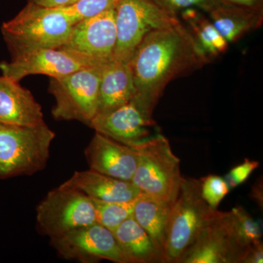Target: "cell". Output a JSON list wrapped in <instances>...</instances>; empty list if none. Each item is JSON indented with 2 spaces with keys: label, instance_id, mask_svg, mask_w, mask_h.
<instances>
[{
  "label": "cell",
  "instance_id": "cell-1",
  "mask_svg": "<svg viewBox=\"0 0 263 263\" xmlns=\"http://www.w3.org/2000/svg\"><path fill=\"white\" fill-rule=\"evenodd\" d=\"M209 59L181 21L147 34L128 62L137 98L154 110L171 81L209 64Z\"/></svg>",
  "mask_w": 263,
  "mask_h": 263
},
{
  "label": "cell",
  "instance_id": "cell-2",
  "mask_svg": "<svg viewBox=\"0 0 263 263\" xmlns=\"http://www.w3.org/2000/svg\"><path fill=\"white\" fill-rule=\"evenodd\" d=\"M73 26L60 8L28 3L14 18L3 24V34L11 58L28 52L61 48Z\"/></svg>",
  "mask_w": 263,
  "mask_h": 263
},
{
  "label": "cell",
  "instance_id": "cell-3",
  "mask_svg": "<svg viewBox=\"0 0 263 263\" xmlns=\"http://www.w3.org/2000/svg\"><path fill=\"white\" fill-rule=\"evenodd\" d=\"M55 136L46 122L32 126L0 123V179L43 171Z\"/></svg>",
  "mask_w": 263,
  "mask_h": 263
},
{
  "label": "cell",
  "instance_id": "cell-4",
  "mask_svg": "<svg viewBox=\"0 0 263 263\" xmlns=\"http://www.w3.org/2000/svg\"><path fill=\"white\" fill-rule=\"evenodd\" d=\"M136 148L138 163L132 182L142 193L174 203L183 177L180 170V159L175 155L168 139L157 133Z\"/></svg>",
  "mask_w": 263,
  "mask_h": 263
},
{
  "label": "cell",
  "instance_id": "cell-5",
  "mask_svg": "<svg viewBox=\"0 0 263 263\" xmlns=\"http://www.w3.org/2000/svg\"><path fill=\"white\" fill-rule=\"evenodd\" d=\"M219 212L204 200L200 179L183 178L179 195L171 207L164 262L178 263L202 230Z\"/></svg>",
  "mask_w": 263,
  "mask_h": 263
},
{
  "label": "cell",
  "instance_id": "cell-6",
  "mask_svg": "<svg viewBox=\"0 0 263 263\" xmlns=\"http://www.w3.org/2000/svg\"><path fill=\"white\" fill-rule=\"evenodd\" d=\"M117 43L114 61L128 62L138 45L156 29L179 22L158 0H119L115 7Z\"/></svg>",
  "mask_w": 263,
  "mask_h": 263
},
{
  "label": "cell",
  "instance_id": "cell-7",
  "mask_svg": "<svg viewBox=\"0 0 263 263\" xmlns=\"http://www.w3.org/2000/svg\"><path fill=\"white\" fill-rule=\"evenodd\" d=\"M106 65L91 66L62 77L51 78L48 91L56 100L51 111L53 119L79 121L89 126L98 114L99 86Z\"/></svg>",
  "mask_w": 263,
  "mask_h": 263
},
{
  "label": "cell",
  "instance_id": "cell-8",
  "mask_svg": "<svg viewBox=\"0 0 263 263\" xmlns=\"http://www.w3.org/2000/svg\"><path fill=\"white\" fill-rule=\"evenodd\" d=\"M38 228L51 239L97 222L91 198L62 183L51 190L36 209Z\"/></svg>",
  "mask_w": 263,
  "mask_h": 263
},
{
  "label": "cell",
  "instance_id": "cell-9",
  "mask_svg": "<svg viewBox=\"0 0 263 263\" xmlns=\"http://www.w3.org/2000/svg\"><path fill=\"white\" fill-rule=\"evenodd\" d=\"M51 243L57 253L68 260L91 263L107 259L117 263H132L118 245L113 232L98 222L52 238Z\"/></svg>",
  "mask_w": 263,
  "mask_h": 263
},
{
  "label": "cell",
  "instance_id": "cell-10",
  "mask_svg": "<svg viewBox=\"0 0 263 263\" xmlns=\"http://www.w3.org/2000/svg\"><path fill=\"white\" fill-rule=\"evenodd\" d=\"M100 65L79 52L61 47L36 50L2 62L3 76L20 81L30 75H46L59 78L85 67Z\"/></svg>",
  "mask_w": 263,
  "mask_h": 263
},
{
  "label": "cell",
  "instance_id": "cell-11",
  "mask_svg": "<svg viewBox=\"0 0 263 263\" xmlns=\"http://www.w3.org/2000/svg\"><path fill=\"white\" fill-rule=\"evenodd\" d=\"M150 110L139 99L130 101L112 111L97 114L89 123L97 133L127 146L136 148L152 135L157 127Z\"/></svg>",
  "mask_w": 263,
  "mask_h": 263
},
{
  "label": "cell",
  "instance_id": "cell-12",
  "mask_svg": "<svg viewBox=\"0 0 263 263\" xmlns=\"http://www.w3.org/2000/svg\"><path fill=\"white\" fill-rule=\"evenodd\" d=\"M245 250L233 232L229 212H219L178 263H240Z\"/></svg>",
  "mask_w": 263,
  "mask_h": 263
},
{
  "label": "cell",
  "instance_id": "cell-13",
  "mask_svg": "<svg viewBox=\"0 0 263 263\" xmlns=\"http://www.w3.org/2000/svg\"><path fill=\"white\" fill-rule=\"evenodd\" d=\"M117 43L115 8L74 24L62 47L79 52L100 64L114 60Z\"/></svg>",
  "mask_w": 263,
  "mask_h": 263
},
{
  "label": "cell",
  "instance_id": "cell-14",
  "mask_svg": "<svg viewBox=\"0 0 263 263\" xmlns=\"http://www.w3.org/2000/svg\"><path fill=\"white\" fill-rule=\"evenodd\" d=\"M89 169L116 179L131 181L138 163L136 148L95 133L85 148Z\"/></svg>",
  "mask_w": 263,
  "mask_h": 263
},
{
  "label": "cell",
  "instance_id": "cell-15",
  "mask_svg": "<svg viewBox=\"0 0 263 263\" xmlns=\"http://www.w3.org/2000/svg\"><path fill=\"white\" fill-rule=\"evenodd\" d=\"M44 122L42 107L18 81L0 76V123L37 125Z\"/></svg>",
  "mask_w": 263,
  "mask_h": 263
},
{
  "label": "cell",
  "instance_id": "cell-16",
  "mask_svg": "<svg viewBox=\"0 0 263 263\" xmlns=\"http://www.w3.org/2000/svg\"><path fill=\"white\" fill-rule=\"evenodd\" d=\"M65 184L91 198L105 202H130L141 193L131 181L116 179L92 170L76 171Z\"/></svg>",
  "mask_w": 263,
  "mask_h": 263
},
{
  "label": "cell",
  "instance_id": "cell-17",
  "mask_svg": "<svg viewBox=\"0 0 263 263\" xmlns=\"http://www.w3.org/2000/svg\"><path fill=\"white\" fill-rule=\"evenodd\" d=\"M205 13L228 43L238 42L251 32L260 28L263 9H253L219 0Z\"/></svg>",
  "mask_w": 263,
  "mask_h": 263
},
{
  "label": "cell",
  "instance_id": "cell-18",
  "mask_svg": "<svg viewBox=\"0 0 263 263\" xmlns=\"http://www.w3.org/2000/svg\"><path fill=\"white\" fill-rule=\"evenodd\" d=\"M136 86L128 62L111 61L104 67L99 86L98 114H106L130 101Z\"/></svg>",
  "mask_w": 263,
  "mask_h": 263
},
{
  "label": "cell",
  "instance_id": "cell-19",
  "mask_svg": "<svg viewBox=\"0 0 263 263\" xmlns=\"http://www.w3.org/2000/svg\"><path fill=\"white\" fill-rule=\"evenodd\" d=\"M118 245L132 263L164 262L163 253L131 216L113 230Z\"/></svg>",
  "mask_w": 263,
  "mask_h": 263
},
{
  "label": "cell",
  "instance_id": "cell-20",
  "mask_svg": "<svg viewBox=\"0 0 263 263\" xmlns=\"http://www.w3.org/2000/svg\"><path fill=\"white\" fill-rule=\"evenodd\" d=\"M172 204L141 193L134 201L133 217L163 253ZM164 258V257H163Z\"/></svg>",
  "mask_w": 263,
  "mask_h": 263
},
{
  "label": "cell",
  "instance_id": "cell-21",
  "mask_svg": "<svg viewBox=\"0 0 263 263\" xmlns=\"http://www.w3.org/2000/svg\"><path fill=\"white\" fill-rule=\"evenodd\" d=\"M182 18L209 61L224 54L229 43L217 30L212 21L200 12L188 8L183 12Z\"/></svg>",
  "mask_w": 263,
  "mask_h": 263
},
{
  "label": "cell",
  "instance_id": "cell-22",
  "mask_svg": "<svg viewBox=\"0 0 263 263\" xmlns=\"http://www.w3.org/2000/svg\"><path fill=\"white\" fill-rule=\"evenodd\" d=\"M230 215L235 238L245 252L251 245L261 241L262 227L243 208H233Z\"/></svg>",
  "mask_w": 263,
  "mask_h": 263
},
{
  "label": "cell",
  "instance_id": "cell-23",
  "mask_svg": "<svg viewBox=\"0 0 263 263\" xmlns=\"http://www.w3.org/2000/svg\"><path fill=\"white\" fill-rule=\"evenodd\" d=\"M91 200L94 205L97 222L111 231L123 221L133 216L135 200L130 202H105L94 198H91Z\"/></svg>",
  "mask_w": 263,
  "mask_h": 263
},
{
  "label": "cell",
  "instance_id": "cell-24",
  "mask_svg": "<svg viewBox=\"0 0 263 263\" xmlns=\"http://www.w3.org/2000/svg\"><path fill=\"white\" fill-rule=\"evenodd\" d=\"M119 0H77L66 6L61 7L72 24L84 19L91 18L105 10L114 8Z\"/></svg>",
  "mask_w": 263,
  "mask_h": 263
},
{
  "label": "cell",
  "instance_id": "cell-25",
  "mask_svg": "<svg viewBox=\"0 0 263 263\" xmlns=\"http://www.w3.org/2000/svg\"><path fill=\"white\" fill-rule=\"evenodd\" d=\"M200 191L205 202L214 209L230 191L224 178L216 175H209L200 179Z\"/></svg>",
  "mask_w": 263,
  "mask_h": 263
},
{
  "label": "cell",
  "instance_id": "cell-26",
  "mask_svg": "<svg viewBox=\"0 0 263 263\" xmlns=\"http://www.w3.org/2000/svg\"><path fill=\"white\" fill-rule=\"evenodd\" d=\"M259 162L257 161L246 159L243 163L238 164L230 170V172L224 178L230 190H233L245 182L254 170L259 167Z\"/></svg>",
  "mask_w": 263,
  "mask_h": 263
},
{
  "label": "cell",
  "instance_id": "cell-27",
  "mask_svg": "<svg viewBox=\"0 0 263 263\" xmlns=\"http://www.w3.org/2000/svg\"><path fill=\"white\" fill-rule=\"evenodd\" d=\"M166 8L177 14L178 11L188 8H200L206 12L211 7L216 4L219 0H158Z\"/></svg>",
  "mask_w": 263,
  "mask_h": 263
},
{
  "label": "cell",
  "instance_id": "cell-28",
  "mask_svg": "<svg viewBox=\"0 0 263 263\" xmlns=\"http://www.w3.org/2000/svg\"><path fill=\"white\" fill-rule=\"evenodd\" d=\"M263 245L262 241L251 245L246 250L240 263H262Z\"/></svg>",
  "mask_w": 263,
  "mask_h": 263
},
{
  "label": "cell",
  "instance_id": "cell-29",
  "mask_svg": "<svg viewBox=\"0 0 263 263\" xmlns=\"http://www.w3.org/2000/svg\"><path fill=\"white\" fill-rule=\"evenodd\" d=\"M72 1L73 0H28V3L46 8H60L71 4Z\"/></svg>",
  "mask_w": 263,
  "mask_h": 263
},
{
  "label": "cell",
  "instance_id": "cell-30",
  "mask_svg": "<svg viewBox=\"0 0 263 263\" xmlns=\"http://www.w3.org/2000/svg\"><path fill=\"white\" fill-rule=\"evenodd\" d=\"M221 1L229 4L253 8V9H262V0H221Z\"/></svg>",
  "mask_w": 263,
  "mask_h": 263
},
{
  "label": "cell",
  "instance_id": "cell-31",
  "mask_svg": "<svg viewBox=\"0 0 263 263\" xmlns=\"http://www.w3.org/2000/svg\"><path fill=\"white\" fill-rule=\"evenodd\" d=\"M262 183L259 182L256 183L254 186L253 190H252V196L254 197V201L257 202V204L262 207Z\"/></svg>",
  "mask_w": 263,
  "mask_h": 263
},
{
  "label": "cell",
  "instance_id": "cell-32",
  "mask_svg": "<svg viewBox=\"0 0 263 263\" xmlns=\"http://www.w3.org/2000/svg\"><path fill=\"white\" fill-rule=\"evenodd\" d=\"M76 1H77V0H73V1H72V3H75Z\"/></svg>",
  "mask_w": 263,
  "mask_h": 263
}]
</instances>
